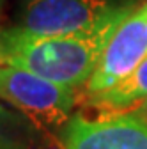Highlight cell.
<instances>
[{"mask_svg":"<svg viewBox=\"0 0 147 149\" xmlns=\"http://www.w3.org/2000/svg\"><path fill=\"white\" fill-rule=\"evenodd\" d=\"M130 11L94 30L80 34L39 37L18 34L12 29L6 30L0 34L2 57L6 64L25 68L78 91L92 77L108 39Z\"/></svg>","mask_w":147,"mask_h":149,"instance_id":"6da1fadb","label":"cell"},{"mask_svg":"<svg viewBox=\"0 0 147 149\" xmlns=\"http://www.w3.org/2000/svg\"><path fill=\"white\" fill-rule=\"evenodd\" d=\"M0 100L25 116L37 130L64 128L78 103L75 89L39 77L25 68H0Z\"/></svg>","mask_w":147,"mask_h":149,"instance_id":"7a4b0ae2","label":"cell"},{"mask_svg":"<svg viewBox=\"0 0 147 149\" xmlns=\"http://www.w3.org/2000/svg\"><path fill=\"white\" fill-rule=\"evenodd\" d=\"M137 4V0H28L12 30L39 37L90 32Z\"/></svg>","mask_w":147,"mask_h":149,"instance_id":"3957f363","label":"cell"},{"mask_svg":"<svg viewBox=\"0 0 147 149\" xmlns=\"http://www.w3.org/2000/svg\"><path fill=\"white\" fill-rule=\"evenodd\" d=\"M147 57V4L128 13L108 39L89 82L82 87V101L94 98L126 78Z\"/></svg>","mask_w":147,"mask_h":149,"instance_id":"277c9868","label":"cell"},{"mask_svg":"<svg viewBox=\"0 0 147 149\" xmlns=\"http://www.w3.org/2000/svg\"><path fill=\"white\" fill-rule=\"evenodd\" d=\"M62 149H147V124L130 112L73 114L60 130Z\"/></svg>","mask_w":147,"mask_h":149,"instance_id":"5b68a950","label":"cell"},{"mask_svg":"<svg viewBox=\"0 0 147 149\" xmlns=\"http://www.w3.org/2000/svg\"><path fill=\"white\" fill-rule=\"evenodd\" d=\"M147 100V57L119 84L83 103L99 112H130Z\"/></svg>","mask_w":147,"mask_h":149,"instance_id":"8992f818","label":"cell"},{"mask_svg":"<svg viewBox=\"0 0 147 149\" xmlns=\"http://www.w3.org/2000/svg\"><path fill=\"white\" fill-rule=\"evenodd\" d=\"M35 130L25 116L0 103V149H34Z\"/></svg>","mask_w":147,"mask_h":149,"instance_id":"52a82bcc","label":"cell"},{"mask_svg":"<svg viewBox=\"0 0 147 149\" xmlns=\"http://www.w3.org/2000/svg\"><path fill=\"white\" fill-rule=\"evenodd\" d=\"M130 114H133L135 117H138L140 121H144V123L147 124V100L142 101L140 105H137L133 110H130Z\"/></svg>","mask_w":147,"mask_h":149,"instance_id":"ba28073f","label":"cell"},{"mask_svg":"<svg viewBox=\"0 0 147 149\" xmlns=\"http://www.w3.org/2000/svg\"><path fill=\"white\" fill-rule=\"evenodd\" d=\"M6 64V61H4V57H2V50H0V68H2Z\"/></svg>","mask_w":147,"mask_h":149,"instance_id":"9c48e42d","label":"cell"},{"mask_svg":"<svg viewBox=\"0 0 147 149\" xmlns=\"http://www.w3.org/2000/svg\"><path fill=\"white\" fill-rule=\"evenodd\" d=\"M145 4H147V0H145Z\"/></svg>","mask_w":147,"mask_h":149,"instance_id":"30bf717a","label":"cell"}]
</instances>
